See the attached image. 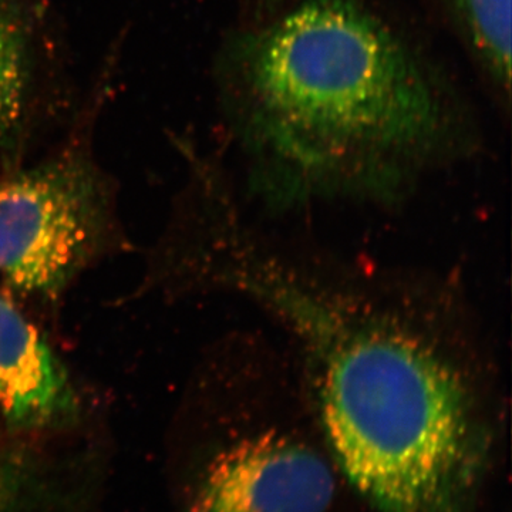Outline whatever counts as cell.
Here are the masks:
<instances>
[{"label":"cell","mask_w":512,"mask_h":512,"mask_svg":"<svg viewBox=\"0 0 512 512\" xmlns=\"http://www.w3.org/2000/svg\"><path fill=\"white\" fill-rule=\"evenodd\" d=\"M215 80L252 177L282 198L390 194L477 140L446 70L365 0H296L238 25Z\"/></svg>","instance_id":"1"},{"label":"cell","mask_w":512,"mask_h":512,"mask_svg":"<svg viewBox=\"0 0 512 512\" xmlns=\"http://www.w3.org/2000/svg\"><path fill=\"white\" fill-rule=\"evenodd\" d=\"M200 254L218 285L291 333L330 457L377 511L468 512L485 420L476 384L439 339L265 251L227 218Z\"/></svg>","instance_id":"2"},{"label":"cell","mask_w":512,"mask_h":512,"mask_svg":"<svg viewBox=\"0 0 512 512\" xmlns=\"http://www.w3.org/2000/svg\"><path fill=\"white\" fill-rule=\"evenodd\" d=\"M106 175L80 148L0 178V285L56 302L110 251L116 232Z\"/></svg>","instance_id":"3"},{"label":"cell","mask_w":512,"mask_h":512,"mask_svg":"<svg viewBox=\"0 0 512 512\" xmlns=\"http://www.w3.org/2000/svg\"><path fill=\"white\" fill-rule=\"evenodd\" d=\"M329 461L279 429L256 430L215 454L190 512H328L336 494Z\"/></svg>","instance_id":"4"},{"label":"cell","mask_w":512,"mask_h":512,"mask_svg":"<svg viewBox=\"0 0 512 512\" xmlns=\"http://www.w3.org/2000/svg\"><path fill=\"white\" fill-rule=\"evenodd\" d=\"M80 396L62 360L18 306L0 293V414L13 429L67 426Z\"/></svg>","instance_id":"5"},{"label":"cell","mask_w":512,"mask_h":512,"mask_svg":"<svg viewBox=\"0 0 512 512\" xmlns=\"http://www.w3.org/2000/svg\"><path fill=\"white\" fill-rule=\"evenodd\" d=\"M29 86L28 30L16 0H0V148L22 127Z\"/></svg>","instance_id":"6"},{"label":"cell","mask_w":512,"mask_h":512,"mask_svg":"<svg viewBox=\"0 0 512 512\" xmlns=\"http://www.w3.org/2000/svg\"><path fill=\"white\" fill-rule=\"evenodd\" d=\"M10 481L8 474H6L5 468L0 464V512L5 510L8 501L10 500Z\"/></svg>","instance_id":"7"}]
</instances>
